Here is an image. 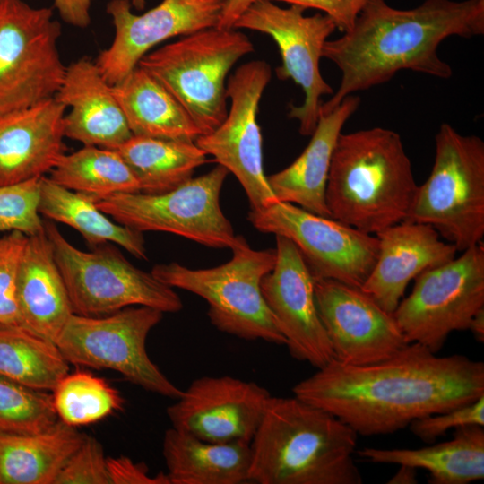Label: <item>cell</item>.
<instances>
[{
  "label": "cell",
  "instance_id": "1",
  "mask_svg": "<svg viewBox=\"0 0 484 484\" xmlns=\"http://www.w3.org/2000/svg\"><path fill=\"white\" fill-rule=\"evenodd\" d=\"M292 392L337 417L358 436L386 435L484 395V364L460 354L437 356L411 342L369 365L333 359Z\"/></svg>",
  "mask_w": 484,
  "mask_h": 484
},
{
  "label": "cell",
  "instance_id": "2",
  "mask_svg": "<svg viewBox=\"0 0 484 484\" xmlns=\"http://www.w3.org/2000/svg\"><path fill=\"white\" fill-rule=\"evenodd\" d=\"M482 34L484 0H425L407 10L367 0L352 28L324 45L323 57L338 66L341 80L319 111L329 112L346 96L383 84L402 70L450 78L452 68L439 57V44L451 36Z\"/></svg>",
  "mask_w": 484,
  "mask_h": 484
},
{
  "label": "cell",
  "instance_id": "3",
  "mask_svg": "<svg viewBox=\"0 0 484 484\" xmlns=\"http://www.w3.org/2000/svg\"><path fill=\"white\" fill-rule=\"evenodd\" d=\"M357 433L298 397L271 396L250 443L249 482L361 484Z\"/></svg>",
  "mask_w": 484,
  "mask_h": 484
},
{
  "label": "cell",
  "instance_id": "4",
  "mask_svg": "<svg viewBox=\"0 0 484 484\" xmlns=\"http://www.w3.org/2000/svg\"><path fill=\"white\" fill-rule=\"evenodd\" d=\"M417 187L399 134L373 127L340 134L325 189L332 219L376 235L406 219Z\"/></svg>",
  "mask_w": 484,
  "mask_h": 484
},
{
  "label": "cell",
  "instance_id": "5",
  "mask_svg": "<svg viewBox=\"0 0 484 484\" xmlns=\"http://www.w3.org/2000/svg\"><path fill=\"white\" fill-rule=\"evenodd\" d=\"M220 265L191 269L177 263L159 264L151 272L161 282L203 298L207 315L219 331L247 341L285 345L286 340L261 290L263 278L274 267L275 248L254 249L242 236Z\"/></svg>",
  "mask_w": 484,
  "mask_h": 484
},
{
  "label": "cell",
  "instance_id": "6",
  "mask_svg": "<svg viewBox=\"0 0 484 484\" xmlns=\"http://www.w3.org/2000/svg\"><path fill=\"white\" fill-rule=\"evenodd\" d=\"M435 144L432 170L404 220L430 225L462 252L484 236V143L444 123Z\"/></svg>",
  "mask_w": 484,
  "mask_h": 484
},
{
  "label": "cell",
  "instance_id": "7",
  "mask_svg": "<svg viewBox=\"0 0 484 484\" xmlns=\"http://www.w3.org/2000/svg\"><path fill=\"white\" fill-rule=\"evenodd\" d=\"M253 51L250 39L238 29L212 27L150 51L138 65L177 99L203 135L225 119L228 74Z\"/></svg>",
  "mask_w": 484,
  "mask_h": 484
},
{
  "label": "cell",
  "instance_id": "8",
  "mask_svg": "<svg viewBox=\"0 0 484 484\" xmlns=\"http://www.w3.org/2000/svg\"><path fill=\"white\" fill-rule=\"evenodd\" d=\"M45 231L74 314L99 317L133 306L163 313L183 308L174 288L135 267L109 243L83 251L72 245L52 220L45 221Z\"/></svg>",
  "mask_w": 484,
  "mask_h": 484
},
{
  "label": "cell",
  "instance_id": "9",
  "mask_svg": "<svg viewBox=\"0 0 484 484\" xmlns=\"http://www.w3.org/2000/svg\"><path fill=\"white\" fill-rule=\"evenodd\" d=\"M163 312L133 306L111 315L92 317L73 314L56 344L71 364L120 373L146 391L177 399L183 391L151 361L146 340Z\"/></svg>",
  "mask_w": 484,
  "mask_h": 484
},
{
  "label": "cell",
  "instance_id": "10",
  "mask_svg": "<svg viewBox=\"0 0 484 484\" xmlns=\"http://www.w3.org/2000/svg\"><path fill=\"white\" fill-rule=\"evenodd\" d=\"M229 173L218 164L170 191L115 194L97 206L116 222L141 233L168 232L205 246L231 248L238 236L220 203Z\"/></svg>",
  "mask_w": 484,
  "mask_h": 484
},
{
  "label": "cell",
  "instance_id": "11",
  "mask_svg": "<svg viewBox=\"0 0 484 484\" xmlns=\"http://www.w3.org/2000/svg\"><path fill=\"white\" fill-rule=\"evenodd\" d=\"M61 34L51 8L0 0V114L56 96L66 68Z\"/></svg>",
  "mask_w": 484,
  "mask_h": 484
},
{
  "label": "cell",
  "instance_id": "12",
  "mask_svg": "<svg viewBox=\"0 0 484 484\" xmlns=\"http://www.w3.org/2000/svg\"><path fill=\"white\" fill-rule=\"evenodd\" d=\"M414 280L411 292L393 315L408 343L437 353L451 333L468 330L473 315L484 307L483 243Z\"/></svg>",
  "mask_w": 484,
  "mask_h": 484
},
{
  "label": "cell",
  "instance_id": "13",
  "mask_svg": "<svg viewBox=\"0 0 484 484\" xmlns=\"http://www.w3.org/2000/svg\"><path fill=\"white\" fill-rule=\"evenodd\" d=\"M247 220L260 232L290 239L313 278L361 288L377 258L376 235L293 203L278 201L263 209L250 210Z\"/></svg>",
  "mask_w": 484,
  "mask_h": 484
},
{
  "label": "cell",
  "instance_id": "14",
  "mask_svg": "<svg viewBox=\"0 0 484 484\" xmlns=\"http://www.w3.org/2000/svg\"><path fill=\"white\" fill-rule=\"evenodd\" d=\"M305 10L297 4L281 7L271 0H256L233 28L264 33L276 42L281 57L277 77L293 80L305 94L302 105L290 106L289 117L298 120L299 133L307 136L317 125L321 97L333 94L320 73L319 62L324 45L336 27L326 14L307 16Z\"/></svg>",
  "mask_w": 484,
  "mask_h": 484
},
{
  "label": "cell",
  "instance_id": "15",
  "mask_svg": "<svg viewBox=\"0 0 484 484\" xmlns=\"http://www.w3.org/2000/svg\"><path fill=\"white\" fill-rule=\"evenodd\" d=\"M272 78L270 65L253 60L238 66L226 83L230 108L212 132L200 135L195 143L232 173L247 196L250 210L276 202L264 171L263 148L257 112L262 95Z\"/></svg>",
  "mask_w": 484,
  "mask_h": 484
},
{
  "label": "cell",
  "instance_id": "16",
  "mask_svg": "<svg viewBox=\"0 0 484 484\" xmlns=\"http://www.w3.org/2000/svg\"><path fill=\"white\" fill-rule=\"evenodd\" d=\"M223 4L224 0H162L135 14L130 0H110L107 13L115 34L95 63L105 80L114 85L161 42L216 27Z\"/></svg>",
  "mask_w": 484,
  "mask_h": 484
},
{
  "label": "cell",
  "instance_id": "17",
  "mask_svg": "<svg viewBox=\"0 0 484 484\" xmlns=\"http://www.w3.org/2000/svg\"><path fill=\"white\" fill-rule=\"evenodd\" d=\"M315 305L334 359L362 366L385 360L408 341L393 313L360 288L314 278Z\"/></svg>",
  "mask_w": 484,
  "mask_h": 484
},
{
  "label": "cell",
  "instance_id": "18",
  "mask_svg": "<svg viewBox=\"0 0 484 484\" xmlns=\"http://www.w3.org/2000/svg\"><path fill=\"white\" fill-rule=\"evenodd\" d=\"M272 395L255 382L202 376L167 408L172 428L212 443L250 444Z\"/></svg>",
  "mask_w": 484,
  "mask_h": 484
},
{
  "label": "cell",
  "instance_id": "19",
  "mask_svg": "<svg viewBox=\"0 0 484 484\" xmlns=\"http://www.w3.org/2000/svg\"><path fill=\"white\" fill-rule=\"evenodd\" d=\"M275 239L276 263L262 280V294L290 354L320 368L334 356L316 308L314 278L296 245L283 236Z\"/></svg>",
  "mask_w": 484,
  "mask_h": 484
},
{
  "label": "cell",
  "instance_id": "20",
  "mask_svg": "<svg viewBox=\"0 0 484 484\" xmlns=\"http://www.w3.org/2000/svg\"><path fill=\"white\" fill-rule=\"evenodd\" d=\"M378 255L361 290L393 313L411 281L455 257V246L430 225L402 220L376 234Z\"/></svg>",
  "mask_w": 484,
  "mask_h": 484
},
{
  "label": "cell",
  "instance_id": "21",
  "mask_svg": "<svg viewBox=\"0 0 484 484\" xmlns=\"http://www.w3.org/2000/svg\"><path fill=\"white\" fill-rule=\"evenodd\" d=\"M55 98L69 108L63 119L65 138L117 150L133 136L112 85L95 61L82 57L66 66Z\"/></svg>",
  "mask_w": 484,
  "mask_h": 484
},
{
  "label": "cell",
  "instance_id": "22",
  "mask_svg": "<svg viewBox=\"0 0 484 484\" xmlns=\"http://www.w3.org/2000/svg\"><path fill=\"white\" fill-rule=\"evenodd\" d=\"M66 108L54 97L0 114V186L43 177L65 153Z\"/></svg>",
  "mask_w": 484,
  "mask_h": 484
},
{
  "label": "cell",
  "instance_id": "23",
  "mask_svg": "<svg viewBox=\"0 0 484 484\" xmlns=\"http://www.w3.org/2000/svg\"><path fill=\"white\" fill-rule=\"evenodd\" d=\"M14 295L20 325L56 343L74 313L46 231L27 238Z\"/></svg>",
  "mask_w": 484,
  "mask_h": 484
},
{
  "label": "cell",
  "instance_id": "24",
  "mask_svg": "<svg viewBox=\"0 0 484 484\" xmlns=\"http://www.w3.org/2000/svg\"><path fill=\"white\" fill-rule=\"evenodd\" d=\"M359 104L360 99L350 94L331 111H319L317 125L303 152L287 168L267 177L279 202L331 218L325 189L333 153L344 124Z\"/></svg>",
  "mask_w": 484,
  "mask_h": 484
},
{
  "label": "cell",
  "instance_id": "25",
  "mask_svg": "<svg viewBox=\"0 0 484 484\" xmlns=\"http://www.w3.org/2000/svg\"><path fill=\"white\" fill-rule=\"evenodd\" d=\"M355 454L375 463L424 469L430 484H468L484 479V428L478 425L455 428L453 439L419 449L363 447Z\"/></svg>",
  "mask_w": 484,
  "mask_h": 484
},
{
  "label": "cell",
  "instance_id": "26",
  "mask_svg": "<svg viewBox=\"0 0 484 484\" xmlns=\"http://www.w3.org/2000/svg\"><path fill=\"white\" fill-rule=\"evenodd\" d=\"M112 89L133 135L188 142L201 135L177 99L140 65Z\"/></svg>",
  "mask_w": 484,
  "mask_h": 484
},
{
  "label": "cell",
  "instance_id": "27",
  "mask_svg": "<svg viewBox=\"0 0 484 484\" xmlns=\"http://www.w3.org/2000/svg\"><path fill=\"white\" fill-rule=\"evenodd\" d=\"M162 454L170 484L249 482L247 443H212L170 428L164 434Z\"/></svg>",
  "mask_w": 484,
  "mask_h": 484
},
{
  "label": "cell",
  "instance_id": "28",
  "mask_svg": "<svg viewBox=\"0 0 484 484\" xmlns=\"http://www.w3.org/2000/svg\"><path fill=\"white\" fill-rule=\"evenodd\" d=\"M85 436L60 419L38 434L0 432V484H53Z\"/></svg>",
  "mask_w": 484,
  "mask_h": 484
},
{
  "label": "cell",
  "instance_id": "29",
  "mask_svg": "<svg viewBox=\"0 0 484 484\" xmlns=\"http://www.w3.org/2000/svg\"><path fill=\"white\" fill-rule=\"evenodd\" d=\"M39 213L77 230L91 246L115 243L134 256L147 259L143 233L107 217L97 203L45 176L41 178Z\"/></svg>",
  "mask_w": 484,
  "mask_h": 484
},
{
  "label": "cell",
  "instance_id": "30",
  "mask_svg": "<svg viewBox=\"0 0 484 484\" xmlns=\"http://www.w3.org/2000/svg\"><path fill=\"white\" fill-rule=\"evenodd\" d=\"M135 176L140 192L160 194L175 189L207 162L195 142L133 135L118 149Z\"/></svg>",
  "mask_w": 484,
  "mask_h": 484
},
{
  "label": "cell",
  "instance_id": "31",
  "mask_svg": "<svg viewBox=\"0 0 484 484\" xmlns=\"http://www.w3.org/2000/svg\"><path fill=\"white\" fill-rule=\"evenodd\" d=\"M68 373L69 362L55 342L21 325L0 323V376L53 392Z\"/></svg>",
  "mask_w": 484,
  "mask_h": 484
},
{
  "label": "cell",
  "instance_id": "32",
  "mask_svg": "<svg viewBox=\"0 0 484 484\" xmlns=\"http://www.w3.org/2000/svg\"><path fill=\"white\" fill-rule=\"evenodd\" d=\"M49 173L56 184L96 203L115 194L140 192L135 176L117 150L83 146L65 153Z\"/></svg>",
  "mask_w": 484,
  "mask_h": 484
},
{
  "label": "cell",
  "instance_id": "33",
  "mask_svg": "<svg viewBox=\"0 0 484 484\" xmlns=\"http://www.w3.org/2000/svg\"><path fill=\"white\" fill-rule=\"evenodd\" d=\"M52 395L59 419L73 427L97 422L122 410L125 403L105 379L86 372L68 373Z\"/></svg>",
  "mask_w": 484,
  "mask_h": 484
},
{
  "label": "cell",
  "instance_id": "34",
  "mask_svg": "<svg viewBox=\"0 0 484 484\" xmlns=\"http://www.w3.org/2000/svg\"><path fill=\"white\" fill-rule=\"evenodd\" d=\"M58 420L52 394L0 376V432L38 434Z\"/></svg>",
  "mask_w": 484,
  "mask_h": 484
},
{
  "label": "cell",
  "instance_id": "35",
  "mask_svg": "<svg viewBox=\"0 0 484 484\" xmlns=\"http://www.w3.org/2000/svg\"><path fill=\"white\" fill-rule=\"evenodd\" d=\"M41 178L0 186V233L18 231L31 237L45 231L39 211Z\"/></svg>",
  "mask_w": 484,
  "mask_h": 484
},
{
  "label": "cell",
  "instance_id": "36",
  "mask_svg": "<svg viewBox=\"0 0 484 484\" xmlns=\"http://www.w3.org/2000/svg\"><path fill=\"white\" fill-rule=\"evenodd\" d=\"M53 484H111L102 445L95 437L85 436Z\"/></svg>",
  "mask_w": 484,
  "mask_h": 484
},
{
  "label": "cell",
  "instance_id": "37",
  "mask_svg": "<svg viewBox=\"0 0 484 484\" xmlns=\"http://www.w3.org/2000/svg\"><path fill=\"white\" fill-rule=\"evenodd\" d=\"M27 238L18 231L0 238V323L20 325L15 279Z\"/></svg>",
  "mask_w": 484,
  "mask_h": 484
},
{
  "label": "cell",
  "instance_id": "38",
  "mask_svg": "<svg viewBox=\"0 0 484 484\" xmlns=\"http://www.w3.org/2000/svg\"><path fill=\"white\" fill-rule=\"evenodd\" d=\"M470 425L484 427V395L450 411L417 419L408 427L422 442L433 444L448 430Z\"/></svg>",
  "mask_w": 484,
  "mask_h": 484
},
{
  "label": "cell",
  "instance_id": "39",
  "mask_svg": "<svg viewBox=\"0 0 484 484\" xmlns=\"http://www.w3.org/2000/svg\"><path fill=\"white\" fill-rule=\"evenodd\" d=\"M297 4L305 9L319 10L330 17L336 29L344 33L350 30L367 0H271Z\"/></svg>",
  "mask_w": 484,
  "mask_h": 484
},
{
  "label": "cell",
  "instance_id": "40",
  "mask_svg": "<svg viewBox=\"0 0 484 484\" xmlns=\"http://www.w3.org/2000/svg\"><path fill=\"white\" fill-rule=\"evenodd\" d=\"M107 464L111 484H170L167 473L150 476L144 463L134 462L125 456L108 457Z\"/></svg>",
  "mask_w": 484,
  "mask_h": 484
},
{
  "label": "cell",
  "instance_id": "41",
  "mask_svg": "<svg viewBox=\"0 0 484 484\" xmlns=\"http://www.w3.org/2000/svg\"><path fill=\"white\" fill-rule=\"evenodd\" d=\"M60 18L67 24L86 28L91 24L94 0H53Z\"/></svg>",
  "mask_w": 484,
  "mask_h": 484
},
{
  "label": "cell",
  "instance_id": "42",
  "mask_svg": "<svg viewBox=\"0 0 484 484\" xmlns=\"http://www.w3.org/2000/svg\"><path fill=\"white\" fill-rule=\"evenodd\" d=\"M256 0H224L220 17L216 27L222 29L233 28L241 14Z\"/></svg>",
  "mask_w": 484,
  "mask_h": 484
},
{
  "label": "cell",
  "instance_id": "43",
  "mask_svg": "<svg viewBox=\"0 0 484 484\" xmlns=\"http://www.w3.org/2000/svg\"><path fill=\"white\" fill-rule=\"evenodd\" d=\"M397 472L388 480L389 484H414L417 483V469L399 465Z\"/></svg>",
  "mask_w": 484,
  "mask_h": 484
},
{
  "label": "cell",
  "instance_id": "44",
  "mask_svg": "<svg viewBox=\"0 0 484 484\" xmlns=\"http://www.w3.org/2000/svg\"><path fill=\"white\" fill-rule=\"evenodd\" d=\"M468 330L472 333L478 342H484V307L473 315Z\"/></svg>",
  "mask_w": 484,
  "mask_h": 484
},
{
  "label": "cell",
  "instance_id": "45",
  "mask_svg": "<svg viewBox=\"0 0 484 484\" xmlns=\"http://www.w3.org/2000/svg\"><path fill=\"white\" fill-rule=\"evenodd\" d=\"M131 4L136 10H143L145 6L146 0H130Z\"/></svg>",
  "mask_w": 484,
  "mask_h": 484
}]
</instances>
